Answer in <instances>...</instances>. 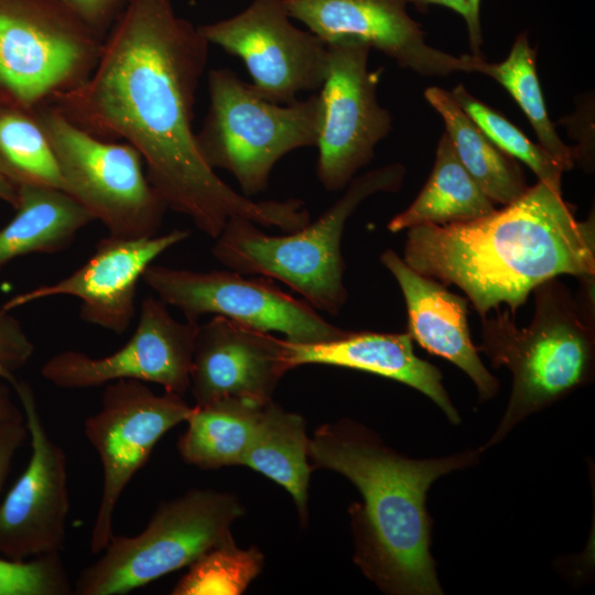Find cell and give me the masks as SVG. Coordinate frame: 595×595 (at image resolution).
Listing matches in <instances>:
<instances>
[{
  "instance_id": "52a82bcc",
  "label": "cell",
  "mask_w": 595,
  "mask_h": 595,
  "mask_svg": "<svg viewBox=\"0 0 595 595\" xmlns=\"http://www.w3.org/2000/svg\"><path fill=\"white\" fill-rule=\"evenodd\" d=\"M244 512L236 496L212 489L195 488L161 501L141 532L113 534L101 555L82 570L74 594H128L188 566L232 539L230 527Z\"/></svg>"
},
{
  "instance_id": "ba28073f",
  "label": "cell",
  "mask_w": 595,
  "mask_h": 595,
  "mask_svg": "<svg viewBox=\"0 0 595 595\" xmlns=\"http://www.w3.org/2000/svg\"><path fill=\"white\" fill-rule=\"evenodd\" d=\"M102 44L58 0H0V106L34 111L77 88Z\"/></svg>"
},
{
  "instance_id": "d6986e66",
  "label": "cell",
  "mask_w": 595,
  "mask_h": 595,
  "mask_svg": "<svg viewBox=\"0 0 595 595\" xmlns=\"http://www.w3.org/2000/svg\"><path fill=\"white\" fill-rule=\"evenodd\" d=\"M380 262L397 280L408 310V333L429 353L441 356L462 369L476 386L479 401L494 398L499 381L483 365L468 327V301L437 280L423 275L392 249Z\"/></svg>"
},
{
  "instance_id": "f546056e",
  "label": "cell",
  "mask_w": 595,
  "mask_h": 595,
  "mask_svg": "<svg viewBox=\"0 0 595 595\" xmlns=\"http://www.w3.org/2000/svg\"><path fill=\"white\" fill-rule=\"evenodd\" d=\"M74 594L60 552L28 560L0 555V595H69Z\"/></svg>"
},
{
  "instance_id": "7402d4cb",
  "label": "cell",
  "mask_w": 595,
  "mask_h": 595,
  "mask_svg": "<svg viewBox=\"0 0 595 595\" xmlns=\"http://www.w3.org/2000/svg\"><path fill=\"white\" fill-rule=\"evenodd\" d=\"M495 209V203L463 166L444 132L426 183L412 204L396 215L387 228L398 232L419 225L467 223L487 216Z\"/></svg>"
},
{
  "instance_id": "5bb4252c",
  "label": "cell",
  "mask_w": 595,
  "mask_h": 595,
  "mask_svg": "<svg viewBox=\"0 0 595 595\" xmlns=\"http://www.w3.org/2000/svg\"><path fill=\"white\" fill-rule=\"evenodd\" d=\"M0 378L15 392L31 440L29 463L0 502V555L22 561L61 552L69 512L66 454L47 433L32 387L11 371Z\"/></svg>"
},
{
  "instance_id": "e575fe53",
  "label": "cell",
  "mask_w": 595,
  "mask_h": 595,
  "mask_svg": "<svg viewBox=\"0 0 595 595\" xmlns=\"http://www.w3.org/2000/svg\"><path fill=\"white\" fill-rule=\"evenodd\" d=\"M20 410L11 399L9 383L0 378V421L22 415Z\"/></svg>"
},
{
  "instance_id": "4fadbf2b",
  "label": "cell",
  "mask_w": 595,
  "mask_h": 595,
  "mask_svg": "<svg viewBox=\"0 0 595 595\" xmlns=\"http://www.w3.org/2000/svg\"><path fill=\"white\" fill-rule=\"evenodd\" d=\"M327 47L316 175L325 190L336 192L371 161L376 145L391 130V116L377 98L378 74L368 69L371 47L356 40Z\"/></svg>"
},
{
  "instance_id": "e0dca14e",
  "label": "cell",
  "mask_w": 595,
  "mask_h": 595,
  "mask_svg": "<svg viewBox=\"0 0 595 595\" xmlns=\"http://www.w3.org/2000/svg\"><path fill=\"white\" fill-rule=\"evenodd\" d=\"M289 15L326 44L356 40L423 76L473 72L474 55L454 56L430 46L408 0H283Z\"/></svg>"
},
{
  "instance_id": "44dd1931",
  "label": "cell",
  "mask_w": 595,
  "mask_h": 595,
  "mask_svg": "<svg viewBox=\"0 0 595 595\" xmlns=\"http://www.w3.org/2000/svg\"><path fill=\"white\" fill-rule=\"evenodd\" d=\"M13 218L0 229V270L18 257L66 249L94 220L64 191L22 185Z\"/></svg>"
},
{
  "instance_id": "7c38bea8",
  "label": "cell",
  "mask_w": 595,
  "mask_h": 595,
  "mask_svg": "<svg viewBox=\"0 0 595 595\" xmlns=\"http://www.w3.org/2000/svg\"><path fill=\"white\" fill-rule=\"evenodd\" d=\"M291 19L283 0H251L238 14L198 30L244 62L261 97L284 105L320 89L328 71L327 44Z\"/></svg>"
},
{
  "instance_id": "83f0119b",
  "label": "cell",
  "mask_w": 595,
  "mask_h": 595,
  "mask_svg": "<svg viewBox=\"0 0 595 595\" xmlns=\"http://www.w3.org/2000/svg\"><path fill=\"white\" fill-rule=\"evenodd\" d=\"M263 567V554L256 548H238L234 539L218 544L188 565L172 589L174 595H238Z\"/></svg>"
},
{
  "instance_id": "4316f807",
  "label": "cell",
  "mask_w": 595,
  "mask_h": 595,
  "mask_svg": "<svg viewBox=\"0 0 595 595\" xmlns=\"http://www.w3.org/2000/svg\"><path fill=\"white\" fill-rule=\"evenodd\" d=\"M0 173L18 187L65 192L56 156L34 111L0 106Z\"/></svg>"
},
{
  "instance_id": "277c9868",
  "label": "cell",
  "mask_w": 595,
  "mask_h": 595,
  "mask_svg": "<svg viewBox=\"0 0 595 595\" xmlns=\"http://www.w3.org/2000/svg\"><path fill=\"white\" fill-rule=\"evenodd\" d=\"M575 296L556 278L534 288V313L527 327L509 309L484 317L477 347L495 368L512 376L506 411L483 451L501 442L527 416L593 381L595 372L594 278L580 279Z\"/></svg>"
},
{
  "instance_id": "7a4b0ae2",
  "label": "cell",
  "mask_w": 595,
  "mask_h": 595,
  "mask_svg": "<svg viewBox=\"0 0 595 595\" xmlns=\"http://www.w3.org/2000/svg\"><path fill=\"white\" fill-rule=\"evenodd\" d=\"M402 259L423 275L457 285L482 318L500 304L515 315L547 280L594 278V212L577 220L561 191L538 181L482 218L409 228Z\"/></svg>"
},
{
  "instance_id": "cb8c5ba5",
  "label": "cell",
  "mask_w": 595,
  "mask_h": 595,
  "mask_svg": "<svg viewBox=\"0 0 595 595\" xmlns=\"http://www.w3.org/2000/svg\"><path fill=\"white\" fill-rule=\"evenodd\" d=\"M424 97L443 118L445 133L461 163L494 203L507 205L527 191L529 186L515 159L493 143L452 93L429 87Z\"/></svg>"
},
{
  "instance_id": "d6a6232c",
  "label": "cell",
  "mask_w": 595,
  "mask_h": 595,
  "mask_svg": "<svg viewBox=\"0 0 595 595\" xmlns=\"http://www.w3.org/2000/svg\"><path fill=\"white\" fill-rule=\"evenodd\" d=\"M29 436L24 413L0 421V491L8 477L13 457Z\"/></svg>"
},
{
  "instance_id": "4dcf8cb0",
  "label": "cell",
  "mask_w": 595,
  "mask_h": 595,
  "mask_svg": "<svg viewBox=\"0 0 595 595\" xmlns=\"http://www.w3.org/2000/svg\"><path fill=\"white\" fill-rule=\"evenodd\" d=\"M12 311L0 306V374L15 372L34 354V345Z\"/></svg>"
},
{
  "instance_id": "3957f363",
  "label": "cell",
  "mask_w": 595,
  "mask_h": 595,
  "mask_svg": "<svg viewBox=\"0 0 595 595\" xmlns=\"http://www.w3.org/2000/svg\"><path fill=\"white\" fill-rule=\"evenodd\" d=\"M483 450L415 459L386 446L366 426L342 420L321 425L307 442L316 467L348 478L363 504L349 508L354 562L381 591L392 595H440L430 552L432 519L426 494L440 477L475 464Z\"/></svg>"
},
{
  "instance_id": "9c48e42d",
  "label": "cell",
  "mask_w": 595,
  "mask_h": 595,
  "mask_svg": "<svg viewBox=\"0 0 595 595\" xmlns=\"http://www.w3.org/2000/svg\"><path fill=\"white\" fill-rule=\"evenodd\" d=\"M56 156L65 192L99 220L110 235H156L167 206L143 171L142 156L129 143L96 138L52 105L34 110Z\"/></svg>"
},
{
  "instance_id": "5b68a950",
  "label": "cell",
  "mask_w": 595,
  "mask_h": 595,
  "mask_svg": "<svg viewBox=\"0 0 595 595\" xmlns=\"http://www.w3.org/2000/svg\"><path fill=\"white\" fill-rule=\"evenodd\" d=\"M404 176L400 163L358 175L315 221L285 235H268L246 217H231L215 238L212 255L229 270L279 280L315 310L336 315L347 301L342 253L345 225L365 199L397 192Z\"/></svg>"
},
{
  "instance_id": "9a60e30c",
  "label": "cell",
  "mask_w": 595,
  "mask_h": 595,
  "mask_svg": "<svg viewBox=\"0 0 595 595\" xmlns=\"http://www.w3.org/2000/svg\"><path fill=\"white\" fill-rule=\"evenodd\" d=\"M199 323L175 320L167 305L149 295L141 302L137 327L116 351L93 357L67 349L50 357L42 377L63 389H88L122 379L158 383L166 392L184 397Z\"/></svg>"
},
{
  "instance_id": "ac0fdd59",
  "label": "cell",
  "mask_w": 595,
  "mask_h": 595,
  "mask_svg": "<svg viewBox=\"0 0 595 595\" xmlns=\"http://www.w3.org/2000/svg\"><path fill=\"white\" fill-rule=\"evenodd\" d=\"M289 370L283 339L213 315L198 326L188 391L195 405L226 398L266 404Z\"/></svg>"
},
{
  "instance_id": "8fae6325",
  "label": "cell",
  "mask_w": 595,
  "mask_h": 595,
  "mask_svg": "<svg viewBox=\"0 0 595 595\" xmlns=\"http://www.w3.org/2000/svg\"><path fill=\"white\" fill-rule=\"evenodd\" d=\"M142 280L156 298L181 311L185 320L198 322L206 314L225 316L304 344L335 339L347 332L266 277L246 278L229 269L194 271L152 263Z\"/></svg>"
},
{
  "instance_id": "30bf717a",
  "label": "cell",
  "mask_w": 595,
  "mask_h": 595,
  "mask_svg": "<svg viewBox=\"0 0 595 595\" xmlns=\"http://www.w3.org/2000/svg\"><path fill=\"white\" fill-rule=\"evenodd\" d=\"M193 411L183 396L155 393L145 382L122 379L105 385L100 408L84 421V435L98 454L102 486L91 526L89 548L99 554L113 537L119 499L172 428Z\"/></svg>"
},
{
  "instance_id": "6da1fadb",
  "label": "cell",
  "mask_w": 595,
  "mask_h": 595,
  "mask_svg": "<svg viewBox=\"0 0 595 595\" xmlns=\"http://www.w3.org/2000/svg\"><path fill=\"white\" fill-rule=\"evenodd\" d=\"M208 47L172 0H128L89 78L47 105L96 138L136 148L167 208L208 237L235 216L295 231L310 220L302 201H253L225 183L198 151L194 106Z\"/></svg>"
},
{
  "instance_id": "2e32d148",
  "label": "cell",
  "mask_w": 595,
  "mask_h": 595,
  "mask_svg": "<svg viewBox=\"0 0 595 595\" xmlns=\"http://www.w3.org/2000/svg\"><path fill=\"white\" fill-rule=\"evenodd\" d=\"M188 237L186 229L134 238L109 234L71 274L15 295L2 306L12 311L42 299L74 296L80 301L79 317L84 322L121 335L134 318L137 286L145 269Z\"/></svg>"
},
{
  "instance_id": "ffe728a7",
  "label": "cell",
  "mask_w": 595,
  "mask_h": 595,
  "mask_svg": "<svg viewBox=\"0 0 595 595\" xmlns=\"http://www.w3.org/2000/svg\"><path fill=\"white\" fill-rule=\"evenodd\" d=\"M289 369L310 364L331 365L370 372L404 383L429 397L452 424L461 418L433 364L421 359L408 332L377 333L347 331L335 339L292 343L283 339Z\"/></svg>"
},
{
  "instance_id": "484cf974",
  "label": "cell",
  "mask_w": 595,
  "mask_h": 595,
  "mask_svg": "<svg viewBox=\"0 0 595 595\" xmlns=\"http://www.w3.org/2000/svg\"><path fill=\"white\" fill-rule=\"evenodd\" d=\"M473 72L485 74L498 82L517 101L531 123L540 145L569 171L575 163V151L559 137L550 120L536 68V52L531 48L527 32L520 33L500 63H488L474 57Z\"/></svg>"
},
{
  "instance_id": "f1b7e54d",
  "label": "cell",
  "mask_w": 595,
  "mask_h": 595,
  "mask_svg": "<svg viewBox=\"0 0 595 595\" xmlns=\"http://www.w3.org/2000/svg\"><path fill=\"white\" fill-rule=\"evenodd\" d=\"M451 93L496 147L529 166L538 181L561 191V177L564 171L545 149L533 143L504 115L472 96L462 84Z\"/></svg>"
},
{
  "instance_id": "603a6c76",
  "label": "cell",
  "mask_w": 595,
  "mask_h": 595,
  "mask_svg": "<svg viewBox=\"0 0 595 595\" xmlns=\"http://www.w3.org/2000/svg\"><path fill=\"white\" fill-rule=\"evenodd\" d=\"M307 442L304 419L271 400L262 409L241 461V465L259 472L289 491L302 522L307 519L312 470Z\"/></svg>"
},
{
  "instance_id": "d4e9b609",
  "label": "cell",
  "mask_w": 595,
  "mask_h": 595,
  "mask_svg": "<svg viewBox=\"0 0 595 595\" xmlns=\"http://www.w3.org/2000/svg\"><path fill=\"white\" fill-rule=\"evenodd\" d=\"M263 407L235 398L194 405L177 442L182 459L202 469L241 465Z\"/></svg>"
},
{
  "instance_id": "1f68e13d",
  "label": "cell",
  "mask_w": 595,
  "mask_h": 595,
  "mask_svg": "<svg viewBox=\"0 0 595 595\" xmlns=\"http://www.w3.org/2000/svg\"><path fill=\"white\" fill-rule=\"evenodd\" d=\"M89 29L105 40L128 0H58Z\"/></svg>"
},
{
  "instance_id": "d590c367",
  "label": "cell",
  "mask_w": 595,
  "mask_h": 595,
  "mask_svg": "<svg viewBox=\"0 0 595 595\" xmlns=\"http://www.w3.org/2000/svg\"><path fill=\"white\" fill-rule=\"evenodd\" d=\"M0 201L6 202L13 209L19 203V187L0 173Z\"/></svg>"
},
{
  "instance_id": "8992f818",
  "label": "cell",
  "mask_w": 595,
  "mask_h": 595,
  "mask_svg": "<svg viewBox=\"0 0 595 595\" xmlns=\"http://www.w3.org/2000/svg\"><path fill=\"white\" fill-rule=\"evenodd\" d=\"M208 95L206 117L195 133L198 151L213 170L229 172L247 197L266 191L274 165L284 155L316 147L323 121L320 94L275 104L231 69L213 68Z\"/></svg>"
},
{
  "instance_id": "836d02e7",
  "label": "cell",
  "mask_w": 595,
  "mask_h": 595,
  "mask_svg": "<svg viewBox=\"0 0 595 595\" xmlns=\"http://www.w3.org/2000/svg\"><path fill=\"white\" fill-rule=\"evenodd\" d=\"M420 8L430 4L443 6L458 13L465 21L469 45L474 56H479L483 34L479 18L480 0H408Z\"/></svg>"
}]
</instances>
